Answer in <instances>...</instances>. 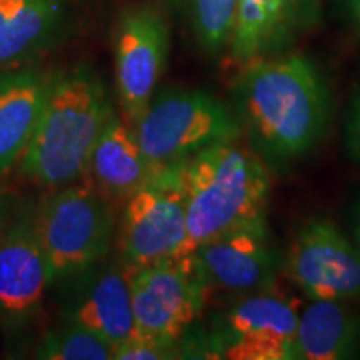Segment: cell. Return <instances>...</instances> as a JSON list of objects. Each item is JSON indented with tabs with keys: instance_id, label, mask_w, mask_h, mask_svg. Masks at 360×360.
I'll return each instance as SVG.
<instances>
[{
	"instance_id": "obj_13",
	"label": "cell",
	"mask_w": 360,
	"mask_h": 360,
	"mask_svg": "<svg viewBox=\"0 0 360 360\" xmlns=\"http://www.w3.org/2000/svg\"><path fill=\"white\" fill-rule=\"evenodd\" d=\"M192 255L209 289L231 292L265 290L281 265L267 224L225 233L199 245Z\"/></svg>"
},
{
	"instance_id": "obj_16",
	"label": "cell",
	"mask_w": 360,
	"mask_h": 360,
	"mask_svg": "<svg viewBox=\"0 0 360 360\" xmlns=\"http://www.w3.org/2000/svg\"><path fill=\"white\" fill-rule=\"evenodd\" d=\"M53 74L39 64L0 69V174L19 165L25 154Z\"/></svg>"
},
{
	"instance_id": "obj_19",
	"label": "cell",
	"mask_w": 360,
	"mask_h": 360,
	"mask_svg": "<svg viewBox=\"0 0 360 360\" xmlns=\"http://www.w3.org/2000/svg\"><path fill=\"white\" fill-rule=\"evenodd\" d=\"M35 357L45 360H114V347L87 328L65 322L42 337Z\"/></svg>"
},
{
	"instance_id": "obj_7",
	"label": "cell",
	"mask_w": 360,
	"mask_h": 360,
	"mask_svg": "<svg viewBox=\"0 0 360 360\" xmlns=\"http://www.w3.org/2000/svg\"><path fill=\"white\" fill-rule=\"evenodd\" d=\"M170 51V27L159 2L142 0L119 13L114 27L115 90L124 120H141L164 75Z\"/></svg>"
},
{
	"instance_id": "obj_23",
	"label": "cell",
	"mask_w": 360,
	"mask_h": 360,
	"mask_svg": "<svg viewBox=\"0 0 360 360\" xmlns=\"http://www.w3.org/2000/svg\"><path fill=\"white\" fill-rule=\"evenodd\" d=\"M344 141L349 155L360 162V90L350 101L347 115H345Z\"/></svg>"
},
{
	"instance_id": "obj_8",
	"label": "cell",
	"mask_w": 360,
	"mask_h": 360,
	"mask_svg": "<svg viewBox=\"0 0 360 360\" xmlns=\"http://www.w3.org/2000/svg\"><path fill=\"white\" fill-rule=\"evenodd\" d=\"M129 276L137 335L179 344L210 290L193 255L129 270Z\"/></svg>"
},
{
	"instance_id": "obj_2",
	"label": "cell",
	"mask_w": 360,
	"mask_h": 360,
	"mask_svg": "<svg viewBox=\"0 0 360 360\" xmlns=\"http://www.w3.org/2000/svg\"><path fill=\"white\" fill-rule=\"evenodd\" d=\"M112 114L107 90L92 67L56 72L37 129L19 162L22 175L47 191L85 179Z\"/></svg>"
},
{
	"instance_id": "obj_5",
	"label": "cell",
	"mask_w": 360,
	"mask_h": 360,
	"mask_svg": "<svg viewBox=\"0 0 360 360\" xmlns=\"http://www.w3.org/2000/svg\"><path fill=\"white\" fill-rule=\"evenodd\" d=\"M134 132L159 167L186 162L219 142L237 141L240 120L205 90H165L152 97Z\"/></svg>"
},
{
	"instance_id": "obj_11",
	"label": "cell",
	"mask_w": 360,
	"mask_h": 360,
	"mask_svg": "<svg viewBox=\"0 0 360 360\" xmlns=\"http://www.w3.org/2000/svg\"><path fill=\"white\" fill-rule=\"evenodd\" d=\"M58 285V307L65 322L94 332L112 347L137 337L129 269L107 257L74 276L53 282Z\"/></svg>"
},
{
	"instance_id": "obj_14",
	"label": "cell",
	"mask_w": 360,
	"mask_h": 360,
	"mask_svg": "<svg viewBox=\"0 0 360 360\" xmlns=\"http://www.w3.org/2000/svg\"><path fill=\"white\" fill-rule=\"evenodd\" d=\"M74 24V0H0V69L37 64Z\"/></svg>"
},
{
	"instance_id": "obj_22",
	"label": "cell",
	"mask_w": 360,
	"mask_h": 360,
	"mask_svg": "<svg viewBox=\"0 0 360 360\" xmlns=\"http://www.w3.org/2000/svg\"><path fill=\"white\" fill-rule=\"evenodd\" d=\"M177 344L147 337H134L114 349V360H167L180 359Z\"/></svg>"
},
{
	"instance_id": "obj_25",
	"label": "cell",
	"mask_w": 360,
	"mask_h": 360,
	"mask_svg": "<svg viewBox=\"0 0 360 360\" xmlns=\"http://www.w3.org/2000/svg\"><path fill=\"white\" fill-rule=\"evenodd\" d=\"M345 4H347L350 19H352L355 29H357L360 34V0H345Z\"/></svg>"
},
{
	"instance_id": "obj_4",
	"label": "cell",
	"mask_w": 360,
	"mask_h": 360,
	"mask_svg": "<svg viewBox=\"0 0 360 360\" xmlns=\"http://www.w3.org/2000/svg\"><path fill=\"white\" fill-rule=\"evenodd\" d=\"M34 227L53 283L109 257L117 207L82 179L45 195L34 209Z\"/></svg>"
},
{
	"instance_id": "obj_20",
	"label": "cell",
	"mask_w": 360,
	"mask_h": 360,
	"mask_svg": "<svg viewBox=\"0 0 360 360\" xmlns=\"http://www.w3.org/2000/svg\"><path fill=\"white\" fill-rule=\"evenodd\" d=\"M236 8L237 0H188L193 34L209 56H219L231 44Z\"/></svg>"
},
{
	"instance_id": "obj_15",
	"label": "cell",
	"mask_w": 360,
	"mask_h": 360,
	"mask_svg": "<svg viewBox=\"0 0 360 360\" xmlns=\"http://www.w3.org/2000/svg\"><path fill=\"white\" fill-rule=\"evenodd\" d=\"M143 154L134 127L122 115L107 120L90 155L85 179L114 207H124L134 193L150 184L160 170Z\"/></svg>"
},
{
	"instance_id": "obj_6",
	"label": "cell",
	"mask_w": 360,
	"mask_h": 360,
	"mask_svg": "<svg viewBox=\"0 0 360 360\" xmlns=\"http://www.w3.org/2000/svg\"><path fill=\"white\" fill-rule=\"evenodd\" d=\"M184 164L164 167L122 207L119 259L129 270L186 257L188 249Z\"/></svg>"
},
{
	"instance_id": "obj_10",
	"label": "cell",
	"mask_w": 360,
	"mask_h": 360,
	"mask_svg": "<svg viewBox=\"0 0 360 360\" xmlns=\"http://www.w3.org/2000/svg\"><path fill=\"white\" fill-rule=\"evenodd\" d=\"M299 310L290 299L260 290L233 304L209 340V357L229 360L297 359Z\"/></svg>"
},
{
	"instance_id": "obj_18",
	"label": "cell",
	"mask_w": 360,
	"mask_h": 360,
	"mask_svg": "<svg viewBox=\"0 0 360 360\" xmlns=\"http://www.w3.org/2000/svg\"><path fill=\"white\" fill-rule=\"evenodd\" d=\"M229 47L233 60L242 65L282 49L276 0H237Z\"/></svg>"
},
{
	"instance_id": "obj_24",
	"label": "cell",
	"mask_w": 360,
	"mask_h": 360,
	"mask_svg": "<svg viewBox=\"0 0 360 360\" xmlns=\"http://www.w3.org/2000/svg\"><path fill=\"white\" fill-rule=\"evenodd\" d=\"M15 205H17L15 193H13L6 184L0 182V237L4 236L8 222H11L13 210H15Z\"/></svg>"
},
{
	"instance_id": "obj_12",
	"label": "cell",
	"mask_w": 360,
	"mask_h": 360,
	"mask_svg": "<svg viewBox=\"0 0 360 360\" xmlns=\"http://www.w3.org/2000/svg\"><path fill=\"white\" fill-rule=\"evenodd\" d=\"M34 209L30 200L17 202L0 237V317L12 326L29 322L52 287L51 270L35 233Z\"/></svg>"
},
{
	"instance_id": "obj_21",
	"label": "cell",
	"mask_w": 360,
	"mask_h": 360,
	"mask_svg": "<svg viewBox=\"0 0 360 360\" xmlns=\"http://www.w3.org/2000/svg\"><path fill=\"white\" fill-rule=\"evenodd\" d=\"M276 7L283 45L317 24L321 17V0H276Z\"/></svg>"
},
{
	"instance_id": "obj_26",
	"label": "cell",
	"mask_w": 360,
	"mask_h": 360,
	"mask_svg": "<svg viewBox=\"0 0 360 360\" xmlns=\"http://www.w3.org/2000/svg\"><path fill=\"white\" fill-rule=\"evenodd\" d=\"M354 242L360 249V202L354 209Z\"/></svg>"
},
{
	"instance_id": "obj_9",
	"label": "cell",
	"mask_w": 360,
	"mask_h": 360,
	"mask_svg": "<svg viewBox=\"0 0 360 360\" xmlns=\"http://www.w3.org/2000/svg\"><path fill=\"white\" fill-rule=\"evenodd\" d=\"M285 274L310 300L359 299L360 249L334 222L312 219L292 240Z\"/></svg>"
},
{
	"instance_id": "obj_17",
	"label": "cell",
	"mask_w": 360,
	"mask_h": 360,
	"mask_svg": "<svg viewBox=\"0 0 360 360\" xmlns=\"http://www.w3.org/2000/svg\"><path fill=\"white\" fill-rule=\"evenodd\" d=\"M360 322L342 300H312L302 314L295 335L297 359L342 360L357 354Z\"/></svg>"
},
{
	"instance_id": "obj_1",
	"label": "cell",
	"mask_w": 360,
	"mask_h": 360,
	"mask_svg": "<svg viewBox=\"0 0 360 360\" xmlns=\"http://www.w3.org/2000/svg\"><path fill=\"white\" fill-rule=\"evenodd\" d=\"M238 120L264 159L285 164L309 154L330 122L328 85L304 56L255 58L236 82Z\"/></svg>"
},
{
	"instance_id": "obj_3",
	"label": "cell",
	"mask_w": 360,
	"mask_h": 360,
	"mask_svg": "<svg viewBox=\"0 0 360 360\" xmlns=\"http://www.w3.org/2000/svg\"><path fill=\"white\" fill-rule=\"evenodd\" d=\"M188 249L265 224L270 175L262 157L236 141L219 142L184 164Z\"/></svg>"
}]
</instances>
